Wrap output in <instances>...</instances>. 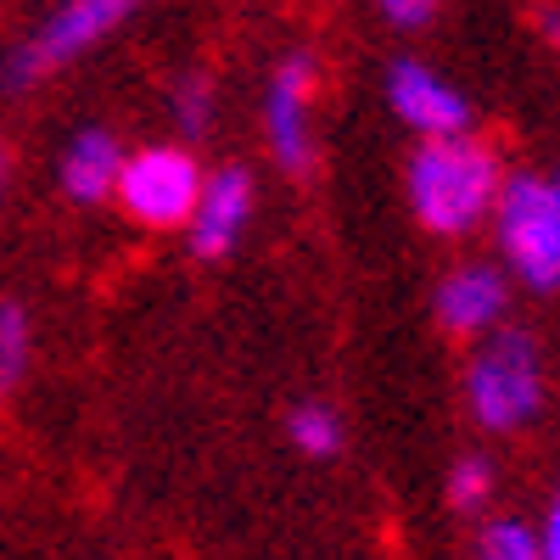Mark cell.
I'll use <instances>...</instances> for the list:
<instances>
[{
  "label": "cell",
  "instance_id": "6da1fadb",
  "mask_svg": "<svg viewBox=\"0 0 560 560\" xmlns=\"http://www.w3.org/2000/svg\"><path fill=\"white\" fill-rule=\"evenodd\" d=\"M499 197V163L465 135H432L409 163L415 219L438 236H465Z\"/></svg>",
  "mask_w": 560,
  "mask_h": 560
},
{
  "label": "cell",
  "instance_id": "7a4b0ae2",
  "mask_svg": "<svg viewBox=\"0 0 560 560\" xmlns=\"http://www.w3.org/2000/svg\"><path fill=\"white\" fill-rule=\"evenodd\" d=\"M499 247L510 253L516 275L538 292L560 287V197L555 185L516 174L499 191Z\"/></svg>",
  "mask_w": 560,
  "mask_h": 560
},
{
  "label": "cell",
  "instance_id": "3957f363",
  "mask_svg": "<svg viewBox=\"0 0 560 560\" xmlns=\"http://www.w3.org/2000/svg\"><path fill=\"white\" fill-rule=\"evenodd\" d=\"M135 7L140 0H62V7L39 23V34L7 57V73L0 79H7V90H28L34 79H45L51 68L84 57L96 39H107Z\"/></svg>",
  "mask_w": 560,
  "mask_h": 560
},
{
  "label": "cell",
  "instance_id": "277c9868",
  "mask_svg": "<svg viewBox=\"0 0 560 560\" xmlns=\"http://www.w3.org/2000/svg\"><path fill=\"white\" fill-rule=\"evenodd\" d=\"M465 393H471V409L488 432H510V427H527V420L538 415L544 404V370H538V348L510 331L499 337L477 364H471V382H465Z\"/></svg>",
  "mask_w": 560,
  "mask_h": 560
},
{
  "label": "cell",
  "instance_id": "5b68a950",
  "mask_svg": "<svg viewBox=\"0 0 560 560\" xmlns=\"http://www.w3.org/2000/svg\"><path fill=\"white\" fill-rule=\"evenodd\" d=\"M118 191L140 224H185L202 197V174L179 147H147L140 158L124 163Z\"/></svg>",
  "mask_w": 560,
  "mask_h": 560
},
{
  "label": "cell",
  "instance_id": "8992f818",
  "mask_svg": "<svg viewBox=\"0 0 560 560\" xmlns=\"http://www.w3.org/2000/svg\"><path fill=\"white\" fill-rule=\"evenodd\" d=\"M387 102H393V113L409 124V129H420V135H459L465 124H471V107H465V96L459 90H448L427 62H393L387 68Z\"/></svg>",
  "mask_w": 560,
  "mask_h": 560
},
{
  "label": "cell",
  "instance_id": "52a82bcc",
  "mask_svg": "<svg viewBox=\"0 0 560 560\" xmlns=\"http://www.w3.org/2000/svg\"><path fill=\"white\" fill-rule=\"evenodd\" d=\"M247 208H253V179L242 168H224L202 185V197L191 208V247L202 258H219L236 247L242 224H247Z\"/></svg>",
  "mask_w": 560,
  "mask_h": 560
},
{
  "label": "cell",
  "instance_id": "ba28073f",
  "mask_svg": "<svg viewBox=\"0 0 560 560\" xmlns=\"http://www.w3.org/2000/svg\"><path fill=\"white\" fill-rule=\"evenodd\" d=\"M308 84H314L308 57H287L269 84V147L287 168L308 163Z\"/></svg>",
  "mask_w": 560,
  "mask_h": 560
},
{
  "label": "cell",
  "instance_id": "9c48e42d",
  "mask_svg": "<svg viewBox=\"0 0 560 560\" xmlns=\"http://www.w3.org/2000/svg\"><path fill=\"white\" fill-rule=\"evenodd\" d=\"M504 303H510V287H504V275L488 269V264H465L438 287V319L448 325V331H459V337L488 331V325L504 314Z\"/></svg>",
  "mask_w": 560,
  "mask_h": 560
},
{
  "label": "cell",
  "instance_id": "30bf717a",
  "mask_svg": "<svg viewBox=\"0 0 560 560\" xmlns=\"http://www.w3.org/2000/svg\"><path fill=\"white\" fill-rule=\"evenodd\" d=\"M124 174V152H118V140L107 129H84L68 140V152H62V191L73 202H102L113 185Z\"/></svg>",
  "mask_w": 560,
  "mask_h": 560
},
{
  "label": "cell",
  "instance_id": "8fae6325",
  "mask_svg": "<svg viewBox=\"0 0 560 560\" xmlns=\"http://www.w3.org/2000/svg\"><path fill=\"white\" fill-rule=\"evenodd\" d=\"M287 432H292V443H298L303 454H314V459H325V454L342 448V420L325 409V404H298L292 420H287Z\"/></svg>",
  "mask_w": 560,
  "mask_h": 560
},
{
  "label": "cell",
  "instance_id": "7c38bea8",
  "mask_svg": "<svg viewBox=\"0 0 560 560\" xmlns=\"http://www.w3.org/2000/svg\"><path fill=\"white\" fill-rule=\"evenodd\" d=\"M28 370V314L18 303H0V398H7Z\"/></svg>",
  "mask_w": 560,
  "mask_h": 560
},
{
  "label": "cell",
  "instance_id": "4fadbf2b",
  "mask_svg": "<svg viewBox=\"0 0 560 560\" xmlns=\"http://www.w3.org/2000/svg\"><path fill=\"white\" fill-rule=\"evenodd\" d=\"M477 560H544V555H538V538L522 522H499V527L482 533Z\"/></svg>",
  "mask_w": 560,
  "mask_h": 560
},
{
  "label": "cell",
  "instance_id": "5bb4252c",
  "mask_svg": "<svg viewBox=\"0 0 560 560\" xmlns=\"http://www.w3.org/2000/svg\"><path fill=\"white\" fill-rule=\"evenodd\" d=\"M448 499H454L459 510L482 504V499H488V465H482V459H459L454 477H448Z\"/></svg>",
  "mask_w": 560,
  "mask_h": 560
},
{
  "label": "cell",
  "instance_id": "9a60e30c",
  "mask_svg": "<svg viewBox=\"0 0 560 560\" xmlns=\"http://www.w3.org/2000/svg\"><path fill=\"white\" fill-rule=\"evenodd\" d=\"M179 124L185 129H202L208 124V84L202 79H185L179 84Z\"/></svg>",
  "mask_w": 560,
  "mask_h": 560
},
{
  "label": "cell",
  "instance_id": "2e32d148",
  "mask_svg": "<svg viewBox=\"0 0 560 560\" xmlns=\"http://www.w3.org/2000/svg\"><path fill=\"white\" fill-rule=\"evenodd\" d=\"M376 7H382L398 28H420V23H432L438 0H376Z\"/></svg>",
  "mask_w": 560,
  "mask_h": 560
},
{
  "label": "cell",
  "instance_id": "e0dca14e",
  "mask_svg": "<svg viewBox=\"0 0 560 560\" xmlns=\"http://www.w3.org/2000/svg\"><path fill=\"white\" fill-rule=\"evenodd\" d=\"M538 555H544V560H560V493H555V504H549V522H544Z\"/></svg>",
  "mask_w": 560,
  "mask_h": 560
},
{
  "label": "cell",
  "instance_id": "ac0fdd59",
  "mask_svg": "<svg viewBox=\"0 0 560 560\" xmlns=\"http://www.w3.org/2000/svg\"><path fill=\"white\" fill-rule=\"evenodd\" d=\"M544 34H549V39L560 45V12H544Z\"/></svg>",
  "mask_w": 560,
  "mask_h": 560
},
{
  "label": "cell",
  "instance_id": "d6986e66",
  "mask_svg": "<svg viewBox=\"0 0 560 560\" xmlns=\"http://www.w3.org/2000/svg\"><path fill=\"white\" fill-rule=\"evenodd\" d=\"M0 191H7V147H0Z\"/></svg>",
  "mask_w": 560,
  "mask_h": 560
},
{
  "label": "cell",
  "instance_id": "ffe728a7",
  "mask_svg": "<svg viewBox=\"0 0 560 560\" xmlns=\"http://www.w3.org/2000/svg\"><path fill=\"white\" fill-rule=\"evenodd\" d=\"M555 197H560V179H555Z\"/></svg>",
  "mask_w": 560,
  "mask_h": 560
}]
</instances>
